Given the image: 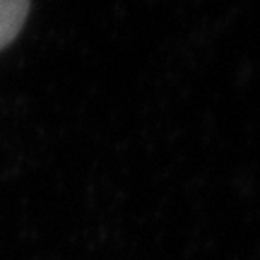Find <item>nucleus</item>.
Returning a JSON list of instances; mask_svg holds the SVG:
<instances>
[{
	"mask_svg": "<svg viewBox=\"0 0 260 260\" xmlns=\"http://www.w3.org/2000/svg\"><path fill=\"white\" fill-rule=\"evenodd\" d=\"M29 0H0V48L19 34L27 19Z\"/></svg>",
	"mask_w": 260,
	"mask_h": 260,
	"instance_id": "obj_1",
	"label": "nucleus"
}]
</instances>
